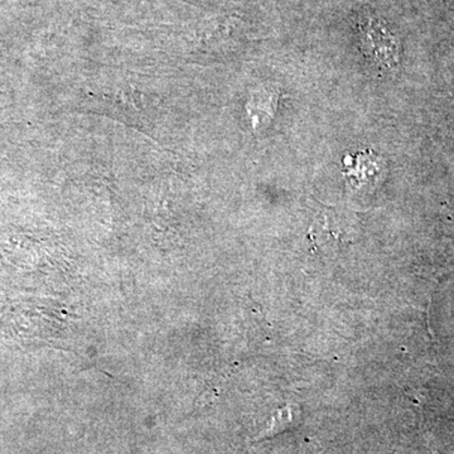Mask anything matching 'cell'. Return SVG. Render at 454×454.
<instances>
[{
  "label": "cell",
  "mask_w": 454,
  "mask_h": 454,
  "mask_svg": "<svg viewBox=\"0 0 454 454\" xmlns=\"http://www.w3.org/2000/svg\"><path fill=\"white\" fill-rule=\"evenodd\" d=\"M382 167L384 166L376 160L375 154H355L354 162L351 163L348 170V175L351 178L349 182L355 187H365L366 184H373L378 181Z\"/></svg>",
  "instance_id": "obj_1"
}]
</instances>
